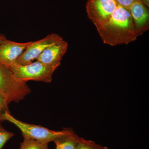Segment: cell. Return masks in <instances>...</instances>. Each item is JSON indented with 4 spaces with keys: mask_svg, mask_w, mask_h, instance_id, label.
Instances as JSON below:
<instances>
[{
    "mask_svg": "<svg viewBox=\"0 0 149 149\" xmlns=\"http://www.w3.org/2000/svg\"><path fill=\"white\" fill-rule=\"evenodd\" d=\"M68 47V43L62 37L46 48L37 60L57 69L61 64L63 57L66 53Z\"/></svg>",
    "mask_w": 149,
    "mask_h": 149,
    "instance_id": "6",
    "label": "cell"
},
{
    "mask_svg": "<svg viewBox=\"0 0 149 149\" xmlns=\"http://www.w3.org/2000/svg\"><path fill=\"white\" fill-rule=\"evenodd\" d=\"M8 121L15 125L22 133L23 137H27L36 141L49 143L61 136L66 135L72 131L65 129L56 131L45 128L41 125L29 124L17 119L9 111L0 113V121Z\"/></svg>",
    "mask_w": 149,
    "mask_h": 149,
    "instance_id": "2",
    "label": "cell"
},
{
    "mask_svg": "<svg viewBox=\"0 0 149 149\" xmlns=\"http://www.w3.org/2000/svg\"><path fill=\"white\" fill-rule=\"evenodd\" d=\"M100 146L94 141L79 137L75 149H98Z\"/></svg>",
    "mask_w": 149,
    "mask_h": 149,
    "instance_id": "11",
    "label": "cell"
},
{
    "mask_svg": "<svg viewBox=\"0 0 149 149\" xmlns=\"http://www.w3.org/2000/svg\"><path fill=\"white\" fill-rule=\"evenodd\" d=\"M19 80L26 82L30 80L50 83L56 68L39 61L29 64H15L10 67Z\"/></svg>",
    "mask_w": 149,
    "mask_h": 149,
    "instance_id": "4",
    "label": "cell"
},
{
    "mask_svg": "<svg viewBox=\"0 0 149 149\" xmlns=\"http://www.w3.org/2000/svg\"><path fill=\"white\" fill-rule=\"evenodd\" d=\"M0 126H1V121H0Z\"/></svg>",
    "mask_w": 149,
    "mask_h": 149,
    "instance_id": "18",
    "label": "cell"
},
{
    "mask_svg": "<svg viewBox=\"0 0 149 149\" xmlns=\"http://www.w3.org/2000/svg\"><path fill=\"white\" fill-rule=\"evenodd\" d=\"M61 37L56 33H51L41 40L35 42L31 41L19 58L16 64H27L34 61L46 48L55 43Z\"/></svg>",
    "mask_w": 149,
    "mask_h": 149,
    "instance_id": "5",
    "label": "cell"
},
{
    "mask_svg": "<svg viewBox=\"0 0 149 149\" xmlns=\"http://www.w3.org/2000/svg\"><path fill=\"white\" fill-rule=\"evenodd\" d=\"M79 137L72 130L66 135L61 136L54 141L56 149H75Z\"/></svg>",
    "mask_w": 149,
    "mask_h": 149,
    "instance_id": "9",
    "label": "cell"
},
{
    "mask_svg": "<svg viewBox=\"0 0 149 149\" xmlns=\"http://www.w3.org/2000/svg\"><path fill=\"white\" fill-rule=\"evenodd\" d=\"M8 102L1 95H0V113L6 111H9L8 105Z\"/></svg>",
    "mask_w": 149,
    "mask_h": 149,
    "instance_id": "13",
    "label": "cell"
},
{
    "mask_svg": "<svg viewBox=\"0 0 149 149\" xmlns=\"http://www.w3.org/2000/svg\"><path fill=\"white\" fill-rule=\"evenodd\" d=\"M118 4L129 9L130 6L137 0H116Z\"/></svg>",
    "mask_w": 149,
    "mask_h": 149,
    "instance_id": "14",
    "label": "cell"
},
{
    "mask_svg": "<svg viewBox=\"0 0 149 149\" xmlns=\"http://www.w3.org/2000/svg\"><path fill=\"white\" fill-rule=\"evenodd\" d=\"M135 24L138 36L148 29L149 11L147 6L141 1L137 0L129 8Z\"/></svg>",
    "mask_w": 149,
    "mask_h": 149,
    "instance_id": "8",
    "label": "cell"
},
{
    "mask_svg": "<svg viewBox=\"0 0 149 149\" xmlns=\"http://www.w3.org/2000/svg\"><path fill=\"white\" fill-rule=\"evenodd\" d=\"M6 40H7V38H6L5 36L4 35L0 34V45H1L4 41H5Z\"/></svg>",
    "mask_w": 149,
    "mask_h": 149,
    "instance_id": "15",
    "label": "cell"
},
{
    "mask_svg": "<svg viewBox=\"0 0 149 149\" xmlns=\"http://www.w3.org/2000/svg\"><path fill=\"white\" fill-rule=\"evenodd\" d=\"M86 9L104 44L128 45L139 36L130 11L116 0H88Z\"/></svg>",
    "mask_w": 149,
    "mask_h": 149,
    "instance_id": "1",
    "label": "cell"
},
{
    "mask_svg": "<svg viewBox=\"0 0 149 149\" xmlns=\"http://www.w3.org/2000/svg\"><path fill=\"white\" fill-rule=\"evenodd\" d=\"M24 140L20 143L19 149H49L48 143H43L27 138L23 137Z\"/></svg>",
    "mask_w": 149,
    "mask_h": 149,
    "instance_id": "10",
    "label": "cell"
},
{
    "mask_svg": "<svg viewBox=\"0 0 149 149\" xmlns=\"http://www.w3.org/2000/svg\"><path fill=\"white\" fill-rule=\"evenodd\" d=\"M98 149H109L108 148H107V147L102 146H101Z\"/></svg>",
    "mask_w": 149,
    "mask_h": 149,
    "instance_id": "17",
    "label": "cell"
},
{
    "mask_svg": "<svg viewBox=\"0 0 149 149\" xmlns=\"http://www.w3.org/2000/svg\"><path fill=\"white\" fill-rule=\"evenodd\" d=\"M30 93L26 82L19 80L10 68L0 63V95L9 104L21 101Z\"/></svg>",
    "mask_w": 149,
    "mask_h": 149,
    "instance_id": "3",
    "label": "cell"
},
{
    "mask_svg": "<svg viewBox=\"0 0 149 149\" xmlns=\"http://www.w3.org/2000/svg\"><path fill=\"white\" fill-rule=\"evenodd\" d=\"M14 134L0 126V149H2L6 143L13 137Z\"/></svg>",
    "mask_w": 149,
    "mask_h": 149,
    "instance_id": "12",
    "label": "cell"
},
{
    "mask_svg": "<svg viewBox=\"0 0 149 149\" xmlns=\"http://www.w3.org/2000/svg\"><path fill=\"white\" fill-rule=\"evenodd\" d=\"M141 1L145 6L149 7V0H141Z\"/></svg>",
    "mask_w": 149,
    "mask_h": 149,
    "instance_id": "16",
    "label": "cell"
},
{
    "mask_svg": "<svg viewBox=\"0 0 149 149\" xmlns=\"http://www.w3.org/2000/svg\"><path fill=\"white\" fill-rule=\"evenodd\" d=\"M30 42L20 43L6 40L0 45V63L9 68L16 64Z\"/></svg>",
    "mask_w": 149,
    "mask_h": 149,
    "instance_id": "7",
    "label": "cell"
}]
</instances>
